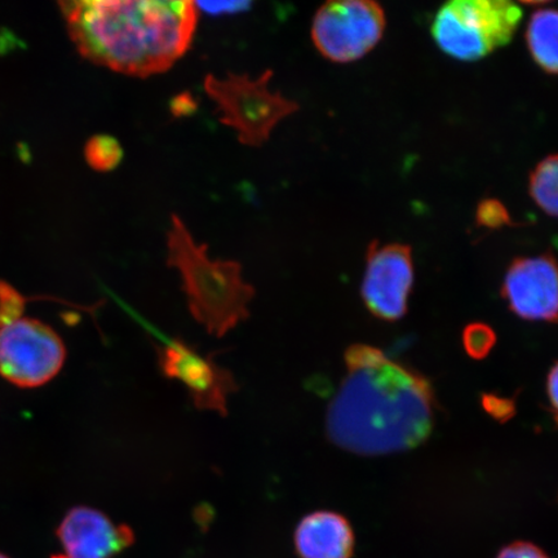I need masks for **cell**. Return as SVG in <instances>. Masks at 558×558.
<instances>
[{
  "mask_svg": "<svg viewBox=\"0 0 558 558\" xmlns=\"http://www.w3.org/2000/svg\"><path fill=\"white\" fill-rule=\"evenodd\" d=\"M344 361L345 378L326 414L333 445L376 457L414 449L429 437L436 399L425 376L365 344L349 347Z\"/></svg>",
  "mask_w": 558,
  "mask_h": 558,
  "instance_id": "6da1fadb",
  "label": "cell"
},
{
  "mask_svg": "<svg viewBox=\"0 0 558 558\" xmlns=\"http://www.w3.org/2000/svg\"><path fill=\"white\" fill-rule=\"evenodd\" d=\"M68 33L86 60L148 78L190 50L199 10L190 0H70L59 3Z\"/></svg>",
  "mask_w": 558,
  "mask_h": 558,
  "instance_id": "7a4b0ae2",
  "label": "cell"
},
{
  "mask_svg": "<svg viewBox=\"0 0 558 558\" xmlns=\"http://www.w3.org/2000/svg\"><path fill=\"white\" fill-rule=\"evenodd\" d=\"M167 265L179 271L192 316L213 337H225L250 317L255 289L244 282L242 265L211 259L178 215L167 230Z\"/></svg>",
  "mask_w": 558,
  "mask_h": 558,
  "instance_id": "3957f363",
  "label": "cell"
},
{
  "mask_svg": "<svg viewBox=\"0 0 558 558\" xmlns=\"http://www.w3.org/2000/svg\"><path fill=\"white\" fill-rule=\"evenodd\" d=\"M271 70L251 78L228 73L225 78L207 74L204 87L218 108L219 121L232 129L240 143L259 148L279 122L299 110V104L270 89Z\"/></svg>",
  "mask_w": 558,
  "mask_h": 558,
  "instance_id": "277c9868",
  "label": "cell"
},
{
  "mask_svg": "<svg viewBox=\"0 0 558 558\" xmlns=\"http://www.w3.org/2000/svg\"><path fill=\"white\" fill-rule=\"evenodd\" d=\"M521 19L520 7L507 0H453L438 11L432 32L444 52L474 61L509 44Z\"/></svg>",
  "mask_w": 558,
  "mask_h": 558,
  "instance_id": "5b68a950",
  "label": "cell"
},
{
  "mask_svg": "<svg viewBox=\"0 0 558 558\" xmlns=\"http://www.w3.org/2000/svg\"><path fill=\"white\" fill-rule=\"evenodd\" d=\"M66 347L51 326L20 318L0 329V376L19 388H38L64 367Z\"/></svg>",
  "mask_w": 558,
  "mask_h": 558,
  "instance_id": "8992f818",
  "label": "cell"
},
{
  "mask_svg": "<svg viewBox=\"0 0 558 558\" xmlns=\"http://www.w3.org/2000/svg\"><path fill=\"white\" fill-rule=\"evenodd\" d=\"M386 15L369 0H338L320 7L312 23V40L325 59L339 64L364 58L379 44Z\"/></svg>",
  "mask_w": 558,
  "mask_h": 558,
  "instance_id": "52a82bcc",
  "label": "cell"
},
{
  "mask_svg": "<svg viewBox=\"0 0 558 558\" xmlns=\"http://www.w3.org/2000/svg\"><path fill=\"white\" fill-rule=\"evenodd\" d=\"M156 349L160 372L183 384L195 408L228 415L229 397L239 390V384L215 361V353L204 354L178 338Z\"/></svg>",
  "mask_w": 558,
  "mask_h": 558,
  "instance_id": "ba28073f",
  "label": "cell"
},
{
  "mask_svg": "<svg viewBox=\"0 0 558 558\" xmlns=\"http://www.w3.org/2000/svg\"><path fill=\"white\" fill-rule=\"evenodd\" d=\"M413 283L410 247L397 243L380 246L378 242L369 246L362 298L375 317L388 323L402 318Z\"/></svg>",
  "mask_w": 558,
  "mask_h": 558,
  "instance_id": "9c48e42d",
  "label": "cell"
},
{
  "mask_svg": "<svg viewBox=\"0 0 558 558\" xmlns=\"http://www.w3.org/2000/svg\"><path fill=\"white\" fill-rule=\"evenodd\" d=\"M501 295L522 319L558 323V262L549 255L514 260Z\"/></svg>",
  "mask_w": 558,
  "mask_h": 558,
  "instance_id": "30bf717a",
  "label": "cell"
},
{
  "mask_svg": "<svg viewBox=\"0 0 558 558\" xmlns=\"http://www.w3.org/2000/svg\"><path fill=\"white\" fill-rule=\"evenodd\" d=\"M61 553L52 558H113L135 542L128 525H118L99 509H70L58 529Z\"/></svg>",
  "mask_w": 558,
  "mask_h": 558,
  "instance_id": "8fae6325",
  "label": "cell"
},
{
  "mask_svg": "<svg viewBox=\"0 0 558 558\" xmlns=\"http://www.w3.org/2000/svg\"><path fill=\"white\" fill-rule=\"evenodd\" d=\"M295 548L302 558H351L354 534L351 523L339 513L313 512L299 522Z\"/></svg>",
  "mask_w": 558,
  "mask_h": 558,
  "instance_id": "7c38bea8",
  "label": "cell"
},
{
  "mask_svg": "<svg viewBox=\"0 0 558 558\" xmlns=\"http://www.w3.org/2000/svg\"><path fill=\"white\" fill-rule=\"evenodd\" d=\"M527 46L538 65L558 74V11L539 10L530 19Z\"/></svg>",
  "mask_w": 558,
  "mask_h": 558,
  "instance_id": "4fadbf2b",
  "label": "cell"
},
{
  "mask_svg": "<svg viewBox=\"0 0 558 558\" xmlns=\"http://www.w3.org/2000/svg\"><path fill=\"white\" fill-rule=\"evenodd\" d=\"M530 194L538 206L558 218V156L548 157L530 178Z\"/></svg>",
  "mask_w": 558,
  "mask_h": 558,
  "instance_id": "5bb4252c",
  "label": "cell"
},
{
  "mask_svg": "<svg viewBox=\"0 0 558 558\" xmlns=\"http://www.w3.org/2000/svg\"><path fill=\"white\" fill-rule=\"evenodd\" d=\"M85 158L95 171L108 172L122 162L123 149L113 136L95 135L85 145Z\"/></svg>",
  "mask_w": 558,
  "mask_h": 558,
  "instance_id": "9a60e30c",
  "label": "cell"
},
{
  "mask_svg": "<svg viewBox=\"0 0 558 558\" xmlns=\"http://www.w3.org/2000/svg\"><path fill=\"white\" fill-rule=\"evenodd\" d=\"M495 341H497L495 332L485 324H472L463 333L465 352L474 360L485 359L495 345Z\"/></svg>",
  "mask_w": 558,
  "mask_h": 558,
  "instance_id": "2e32d148",
  "label": "cell"
},
{
  "mask_svg": "<svg viewBox=\"0 0 558 558\" xmlns=\"http://www.w3.org/2000/svg\"><path fill=\"white\" fill-rule=\"evenodd\" d=\"M26 299L9 282L0 281V329L23 318Z\"/></svg>",
  "mask_w": 558,
  "mask_h": 558,
  "instance_id": "e0dca14e",
  "label": "cell"
},
{
  "mask_svg": "<svg viewBox=\"0 0 558 558\" xmlns=\"http://www.w3.org/2000/svg\"><path fill=\"white\" fill-rule=\"evenodd\" d=\"M477 220L486 228H499L507 225L509 216L505 206L498 201H485L478 207Z\"/></svg>",
  "mask_w": 558,
  "mask_h": 558,
  "instance_id": "ac0fdd59",
  "label": "cell"
},
{
  "mask_svg": "<svg viewBox=\"0 0 558 558\" xmlns=\"http://www.w3.org/2000/svg\"><path fill=\"white\" fill-rule=\"evenodd\" d=\"M497 558H548V556L532 543L515 542L501 550Z\"/></svg>",
  "mask_w": 558,
  "mask_h": 558,
  "instance_id": "d6986e66",
  "label": "cell"
},
{
  "mask_svg": "<svg viewBox=\"0 0 558 558\" xmlns=\"http://www.w3.org/2000/svg\"><path fill=\"white\" fill-rule=\"evenodd\" d=\"M250 5L247 2L197 3L199 11L211 13V15H229V13L246 11Z\"/></svg>",
  "mask_w": 558,
  "mask_h": 558,
  "instance_id": "ffe728a7",
  "label": "cell"
},
{
  "mask_svg": "<svg viewBox=\"0 0 558 558\" xmlns=\"http://www.w3.org/2000/svg\"><path fill=\"white\" fill-rule=\"evenodd\" d=\"M547 389L550 404H553L556 410V414H558V362L553 368H550Z\"/></svg>",
  "mask_w": 558,
  "mask_h": 558,
  "instance_id": "44dd1931",
  "label": "cell"
},
{
  "mask_svg": "<svg viewBox=\"0 0 558 558\" xmlns=\"http://www.w3.org/2000/svg\"><path fill=\"white\" fill-rule=\"evenodd\" d=\"M194 108V101L190 100V96H180L178 99H174V102L172 104V111L174 116H185Z\"/></svg>",
  "mask_w": 558,
  "mask_h": 558,
  "instance_id": "7402d4cb",
  "label": "cell"
},
{
  "mask_svg": "<svg viewBox=\"0 0 558 558\" xmlns=\"http://www.w3.org/2000/svg\"><path fill=\"white\" fill-rule=\"evenodd\" d=\"M0 558H9V557H5L4 555L0 554Z\"/></svg>",
  "mask_w": 558,
  "mask_h": 558,
  "instance_id": "603a6c76",
  "label": "cell"
}]
</instances>
